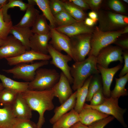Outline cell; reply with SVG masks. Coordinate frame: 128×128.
I'll list each match as a JSON object with an SVG mask.
<instances>
[{"mask_svg": "<svg viewBox=\"0 0 128 128\" xmlns=\"http://www.w3.org/2000/svg\"><path fill=\"white\" fill-rule=\"evenodd\" d=\"M21 93L32 110L38 113L37 128H42L45 122V112L53 110L54 107L53 101L55 97L53 91L51 89L43 91L28 90Z\"/></svg>", "mask_w": 128, "mask_h": 128, "instance_id": "cell-1", "label": "cell"}, {"mask_svg": "<svg viewBox=\"0 0 128 128\" xmlns=\"http://www.w3.org/2000/svg\"><path fill=\"white\" fill-rule=\"evenodd\" d=\"M88 56L82 61L75 62L70 67V73L73 80L72 89L74 91L82 87L89 77L100 73L96 57Z\"/></svg>", "mask_w": 128, "mask_h": 128, "instance_id": "cell-2", "label": "cell"}, {"mask_svg": "<svg viewBox=\"0 0 128 128\" xmlns=\"http://www.w3.org/2000/svg\"><path fill=\"white\" fill-rule=\"evenodd\" d=\"M60 74L55 69L40 68L33 80L29 82L28 90L43 91L51 89L58 81Z\"/></svg>", "mask_w": 128, "mask_h": 128, "instance_id": "cell-3", "label": "cell"}, {"mask_svg": "<svg viewBox=\"0 0 128 128\" xmlns=\"http://www.w3.org/2000/svg\"><path fill=\"white\" fill-rule=\"evenodd\" d=\"M123 30L103 31L96 27L91 34V49L88 56L96 57L102 49L114 43L122 34Z\"/></svg>", "mask_w": 128, "mask_h": 128, "instance_id": "cell-4", "label": "cell"}, {"mask_svg": "<svg viewBox=\"0 0 128 128\" xmlns=\"http://www.w3.org/2000/svg\"><path fill=\"white\" fill-rule=\"evenodd\" d=\"M98 29L103 31L118 30L127 26L128 16L111 12H100L98 14Z\"/></svg>", "mask_w": 128, "mask_h": 128, "instance_id": "cell-5", "label": "cell"}, {"mask_svg": "<svg viewBox=\"0 0 128 128\" xmlns=\"http://www.w3.org/2000/svg\"><path fill=\"white\" fill-rule=\"evenodd\" d=\"M49 63L48 60H41L31 64L21 63L15 65L12 68L3 69L2 70L7 73L12 74L14 78L30 82L34 79L36 70Z\"/></svg>", "mask_w": 128, "mask_h": 128, "instance_id": "cell-6", "label": "cell"}, {"mask_svg": "<svg viewBox=\"0 0 128 128\" xmlns=\"http://www.w3.org/2000/svg\"><path fill=\"white\" fill-rule=\"evenodd\" d=\"M92 34H84L70 38L72 59L75 62L82 61L86 59L91 49Z\"/></svg>", "mask_w": 128, "mask_h": 128, "instance_id": "cell-7", "label": "cell"}, {"mask_svg": "<svg viewBox=\"0 0 128 128\" xmlns=\"http://www.w3.org/2000/svg\"><path fill=\"white\" fill-rule=\"evenodd\" d=\"M118 98H113L111 97H105L104 101L101 105L96 106H92L85 103V106L95 109L100 112L113 117L120 123L124 128H127L123 118V115L127 109L120 107L118 104Z\"/></svg>", "mask_w": 128, "mask_h": 128, "instance_id": "cell-8", "label": "cell"}, {"mask_svg": "<svg viewBox=\"0 0 128 128\" xmlns=\"http://www.w3.org/2000/svg\"><path fill=\"white\" fill-rule=\"evenodd\" d=\"M48 54L51 57L50 63L59 69L67 77L70 84H73V79L70 73V67L68 63L72 59L69 55L64 54L55 49L49 44Z\"/></svg>", "mask_w": 128, "mask_h": 128, "instance_id": "cell-9", "label": "cell"}, {"mask_svg": "<svg viewBox=\"0 0 128 128\" xmlns=\"http://www.w3.org/2000/svg\"><path fill=\"white\" fill-rule=\"evenodd\" d=\"M123 52L121 48L117 46L109 45L102 49L96 57L97 64L108 68L111 62L119 61L123 62Z\"/></svg>", "mask_w": 128, "mask_h": 128, "instance_id": "cell-10", "label": "cell"}, {"mask_svg": "<svg viewBox=\"0 0 128 128\" xmlns=\"http://www.w3.org/2000/svg\"><path fill=\"white\" fill-rule=\"evenodd\" d=\"M27 50L25 46L12 35L9 36L8 41L0 47V59L15 57Z\"/></svg>", "mask_w": 128, "mask_h": 128, "instance_id": "cell-11", "label": "cell"}, {"mask_svg": "<svg viewBox=\"0 0 128 128\" xmlns=\"http://www.w3.org/2000/svg\"><path fill=\"white\" fill-rule=\"evenodd\" d=\"M51 40L49 42L54 48L61 52L65 51L72 58L71 46L70 38L55 28H51L50 31Z\"/></svg>", "mask_w": 128, "mask_h": 128, "instance_id": "cell-12", "label": "cell"}, {"mask_svg": "<svg viewBox=\"0 0 128 128\" xmlns=\"http://www.w3.org/2000/svg\"><path fill=\"white\" fill-rule=\"evenodd\" d=\"M70 84L67 77L61 72L58 81L51 89L55 97L58 98L61 104L68 100L73 93Z\"/></svg>", "mask_w": 128, "mask_h": 128, "instance_id": "cell-13", "label": "cell"}, {"mask_svg": "<svg viewBox=\"0 0 128 128\" xmlns=\"http://www.w3.org/2000/svg\"><path fill=\"white\" fill-rule=\"evenodd\" d=\"M51 59L48 54L39 53L30 50L17 56L5 59L8 64L11 66L21 63H28L36 60H48Z\"/></svg>", "mask_w": 128, "mask_h": 128, "instance_id": "cell-14", "label": "cell"}, {"mask_svg": "<svg viewBox=\"0 0 128 128\" xmlns=\"http://www.w3.org/2000/svg\"><path fill=\"white\" fill-rule=\"evenodd\" d=\"M13 114L16 118L30 120L32 117V110L22 97L18 93L12 104L11 105Z\"/></svg>", "mask_w": 128, "mask_h": 128, "instance_id": "cell-15", "label": "cell"}, {"mask_svg": "<svg viewBox=\"0 0 128 128\" xmlns=\"http://www.w3.org/2000/svg\"><path fill=\"white\" fill-rule=\"evenodd\" d=\"M119 64L111 68H105L97 64V67L101 74L104 95L106 97H110V87L114 75L122 67Z\"/></svg>", "mask_w": 128, "mask_h": 128, "instance_id": "cell-16", "label": "cell"}, {"mask_svg": "<svg viewBox=\"0 0 128 128\" xmlns=\"http://www.w3.org/2000/svg\"><path fill=\"white\" fill-rule=\"evenodd\" d=\"M54 28L69 37L79 34H92L94 30L91 27L86 25L84 21L57 27Z\"/></svg>", "mask_w": 128, "mask_h": 128, "instance_id": "cell-17", "label": "cell"}, {"mask_svg": "<svg viewBox=\"0 0 128 128\" xmlns=\"http://www.w3.org/2000/svg\"><path fill=\"white\" fill-rule=\"evenodd\" d=\"M50 32L46 34H33L29 38L30 50L44 54H48Z\"/></svg>", "mask_w": 128, "mask_h": 128, "instance_id": "cell-18", "label": "cell"}, {"mask_svg": "<svg viewBox=\"0 0 128 128\" xmlns=\"http://www.w3.org/2000/svg\"><path fill=\"white\" fill-rule=\"evenodd\" d=\"M78 114L80 121L87 126L109 116L96 110L86 107L84 105Z\"/></svg>", "mask_w": 128, "mask_h": 128, "instance_id": "cell-19", "label": "cell"}, {"mask_svg": "<svg viewBox=\"0 0 128 128\" xmlns=\"http://www.w3.org/2000/svg\"><path fill=\"white\" fill-rule=\"evenodd\" d=\"M28 6L26 12L20 22L15 26L18 27H32L40 11L36 9L34 6L36 5L33 0H28Z\"/></svg>", "mask_w": 128, "mask_h": 128, "instance_id": "cell-20", "label": "cell"}, {"mask_svg": "<svg viewBox=\"0 0 128 128\" xmlns=\"http://www.w3.org/2000/svg\"><path fill=\"white\" fill-rule=\"evenodd\" d=\"M76 91L68 100L56 107L54 111V115L50 120L51 124H53L62 116L74 109L76 102Z\"/></svg>", "mask_w": 128, "mask_h": 128, "instance_id": "cell-21", "label": "cell"}, {"mask_svg": "<svg viewBox=\"0 0 128 128\" xmlns=\"http://www.w3.org/2000/svg\"><path fill=\"white\" fill-rule=\"evenodd\" d=\"M9 34L20 41L25 47L27 50H30L29 38L33 34L30 27L13 26Z\"/></svg>", "mask_w": 128, "mask_h": 128, "instance_id": "cell-22", "label": "cell"}, {"mask_svg": "<svg viewBox=\"0 0 128 128\" xmlns=\"http://www.w3.org/2000/svg\"><path fill=\"white\" fill-rule=\"evenodd\" d=\"M79 121V114L73 109L62 116L53 124L52 128H70Z\"/></svg>", "mask_w": 128, "mask_h": 128, "instance_id": "cell-23", "label": "cell"}, {"mask_svg": "<svg viewBox=\"0 0 128 128\" xmlns=\"http://www.w3.org/2000/svg\"><path fill=\"white\" fill-rule=\"evenodd\" d=\"M89 77L85 81L83 85L76 91V100L74 110L78 114L83 108L87 95L88 87L93 76Z\"/></svg>", "mask_w": 128, "mask_h": 128, "instance_id": "cell-24", "label": "cell"}, {"mask_svg": "<svg viewBox=\"0 0 128 128\" xmlns=\"http://www.w3.org/2000/svg\"><path fill=\"white\" fill-rule=\"evenodd\" d=\"M0 79L5 88L18 93H22L28 90L29 82L17 81L0 74Z\"/></svg>", "mask_w": 128, "mask_h": 128, "instance_id": "cell-25", "label": "cell"}, {"mask_svg": "<svg viewBox=\"0 0 128 128\" xmlns=\"http://www.w3.org/2000/svg\"><path fill=\"white\" fill-rule=\"evenodd\" d=\"M64 10L78 22L84 21L86 14L84 11L69 0H61Z\"/></svg>", "mask_w": 128, "mask_h": 128, "instance_id": "cell-26", "label": "cell"}, {"mask_svg": "<svg viewBox=\"0 0 128 128\" xmlns=\"http://www.w3.org/2000/svg\"><path fill=\"white\" fill-rule=\"evenodd\" d=\"M115 84L114 89L110 91V97L115 98L127 96L128 91L125 88L128 81V73L119 78H115Z\"/></svg>", "mask_w": 128, "mask_h": 128, "instance_id": "cell-27", "label": "cell"}, {"mask_svg": "<svg viewBox=\"0 0 128 128\" xmlns=\"http://www.w3.org/2000/svg\"><path fill=\"white\" fill-rule=\"evenodd\" d=\"M46 19L42 14L38 16L31 29L33 34H46L50 32L51 28L48 24Z\"/></svg>", "mask_w": 128, "mask_h": 128, "instance_id": "cell-28", "label": "cell"}, {"mask_svg": "<svg viewBox=\"0 0 128 128\" xmlns=\"http://www.w3.org/2000/svg\"><path fill=\"white\" fill-rule=\"evenodd\" d=\"M37 5L42 11V14L50 23L51 28L56 27L54 16L51 12L50 6V0H33Z\"/></svg>", "mask_w": 128, "mask_h": 128, "instance_id": "cell-29", "label": "cell"}, {"mask_svg": "<svg viewBox=\"0 0 128 128\" xmlns=\"http://www.w3.org/2000/svg\"><path fill=\"white\" fill-rule=\"evenodd\" d=\"M15 118L11 105H4L0 108V128H10Z\"/></svg>", "mask_w": 128, "mask_h": 128, "instance_id": "cell-30", "label": "cell"}, {"mask_svg": "<svg viewBox=\"0 0 128 128\" xmlns=\"http://www.w3.org/2000/svg\"><path fill=\"white\" fill-rule=\"evenodd\" d=\"M28 6V4L21 0H9L8 2L3 6L2 13L4 20L9 22L11 21V16L7 13L8 10L10 8L15 7H19L20 10L23 11H25Z\"/></svg>", "mask_w": 128, "mask_h": 128, "instance_id": "cell-31", "label": "cell"}, {"mask_svg": "<svg viewBox=\"0 0 128 128\" xmlns=\"http://www.w3.org/2000/svg\"><path fill=\"white\" fill-rule=\"evenodd\" d=\"M101 80L99 74L93 75L89 86L86 101H90L93 95L102 88Z\"/></svg>", "mask_w": 128, "mask_h": 128, "instance_id": "cell-32", "label": "cell"}, {"mask_svg": "<svg viewBox=\"0 0 128 128\" xmlns=\"http://www.w3.org/2000/svg\"><path fill=\"white\" fill-rule=\"evenodd\" d=\"M54 16L55 19L56 27L78 22L64 10Z\"/></svg>", "mask_w": 128, "mask_h": 128, "instance_id": "cell-33", "label": "cell"}, {"mask_svg": "<svg viewBox=\"0 0 128 128\" xmlns=\"http://www.w3.org/2000/svg\"><path fill=\"white\" fill-rule=\"evenodd\" d=\"M18 93L4 88L0 91V103L4 105H11Z\"/></svg>", "mask_w": 128, "mask_h": 128, "instance_id": "cell-34", "label": "cell"}, {"mask_svg": "<svg viewBox=\"0 0 128 128\" xmlns=\"http://www.w3.org/2000/svg\"><path fill=\"white\" fill-rule=\"evenodd\" d=\"M13 26L12 21L6 22L4 20L2 8L0 10V39H5L8 37Z\"/></svg>", "mask_w": 128, "mask_h": 128, "instance_id": "cell-35", "label": "cell"}, {"mask_svg": "<svg viewBox=\"0 0 128 128\" xmlns=\"http://www.w3.org/2000/svg\"><path fill=\"white\" fill-rule=\"evenodd\" d=\"M10 128H37V124L30 120L15 118Z\"/></svg>", "mask_w": 128, "mask_h": 128, "instance_id": "cell-36", "label": "cell"}, {"mask_svg": "<svg viewBox=\"0 0 128 128\" xmlns=\"http://www.w3.org/2000/svg\"><path fill=\"white\" fill-rule=\"evenodd\" d=\"M105 97L103 91L102 87L95 93L90 101V105L96 106L102 104L104 101Z\"/></svg>", "mask_w": 128, "mask_h": 128, "instance_id": "cell-37", "label": "cell"}, {"mask_svg": "<svg viewBox=\"0 0 128 128\" xmlns=\"http://www.w3.org/2000/svg\"><path fill=\"white\" fill-rule=\"evenodd\" d=\"M49 0L50 8L54 16L64 10L61 0Z\"/></svg>", "mask_w": 128, "mask_h": 128, "instance_id": "cell-38", "label": "cell"}, {"mask_svg": "<svg viewBox=\"0 0 128 128\" xmlns=\"http://www.w3.org/2000/svg\"><path fill=\"white\" fill-rule=\"evenodd\" d=\"M114 118L112 116H109L105 118L94 122L88 126L89 128H104Z\"/></svg>", "mask_w": 128, "mask_h": 128, "instance_id": "cell-39", "label": "cell"}, {"mask_svg": "<svg viewBox=\"0 0 128 128\" xmlns=\"http://www.w3.org/2000/svg\"><path fill=\"white\" fill-rule=\"evenodd\" d=\"M108 5L112 9L116 12L125 13V9L120 1L118 0H110L108 1Z\"/></svg>", "mask_w": 128, "mask_h": 128, "instance_id": "cell-40", "label": "cell"}, {"mask_svg": "<svg viewBox=\"0 0 128 128\" xmlns=\"http://www.w3.org/2000/svg\"><path fill=\"white\" fill-rule=\"evenodd\" d=\"M123 58L124 60V66L119 74V77H122L128 73V53L127 52H123Z\"/></svg>", "mask_w": 128, "mask_h": 128, "instance_id": "cell-41", "label": "cell"}, {"mask_svg": "<svg viewBox=\"0 0 128 128\" xmlns=\"http://www.w3.org/2000/svg\"><path fill=\"white\" fill-rule=\"evenodd\" d=\"M90 9L95 11L99 9L102 1L101 0H85Z\"/></svg>", "mask_w": 128, "mask_h": 128, "instance_id": "cell-42", "label": "cell"}, {"mask_svg": "<svg viewBox=\"0 0 128 128\" xmlns=\"http://www.w3.org/2000/svg\"><path fill=\"white\" fill-rule=\"evenodd\" d=\"M69 0L83 10L90 9L88 5L85 0Z\"/></svg>", "mask_w": 128, "mask_h": 128, "instance_id": "cell-43", "label": "cell"}, {"mask_svg": "<svg viewBox=\"0 0 128 128\" xmlns=\"http://www.w3.org/2000/svg\"><path fill=\"white\" fill-rule=\"evenodd\" d=\"M114 43L121 48L125 49L128 48V39L126 38L115 41Z\"/></svg>", "mask_w": 128, "mask_h": 128, "instance_id": "cell-44", "label": "cell"}, {"mask_svg": "<svg viewBox=\"0 0 128 128\" xmlns=\"http://www.w3.org/2000/svg\"><path fill=\"white\" fill-rule=\"evenodd\" d=\"M88 16L95 23L98 21V14L96 11H92L90 12L88 14Z\"/></svg>", "mask_w": 128, "mask_h": 128, "instance_id": "cell-45", "label": "cell"}, {"mask_svg": "<svg viewBox=\"0 0 128 128\" xmlns=\"http://www.w3.org/2000/svg\"><path fill=\"white\" fill-rule=\"evenodd\" d=\"M70 128H89L88 126L82 123L80 121L78 122L71 127Z\"/></svg>", "mask_w": 128, "mask_h": 128, "instance_id": "cell-46", "label": "cell"}, {"mask_svg": "<svg viewBox=\"0 0 128 128\" xmlns=\"http://www.w3.org/2000/svg\"><path fill=\"white\" fill-rule=\"evenodd\" d=\"M85 24L87 26L90 27L93 26L95 23L92 20L89 18H86L84 21Z\"/></svg>", "mask_w": 128, "mask_h": 128, "instance_id": "cell-47", "label": "cell"}, {"mask_svg": "<svg viewBox=\"0 0 128 128\" xmlns=\"http://www.w3.org/2000/svg\"><path fill=\"white\" fill-rule=\"evenodd\" d=\"M9 38V36L5 39H0V47L2 46L5 44L8 41Z\"/></svg>", "mask_w": 128, "mask_h": 128, "instance_id": "cell-48", "label": "cell"}, {"mask_svg": "<svg viewBox=\"0 0 128 128\" xmlns=\"http://www.w3.org/2000/svg\"><path fill=\"white\" fill-rule=\"evenodd\" d=\"M8 0H0V5L3 6L8 2Z\"/></svg>", "mask_w": 128, "mask_h": 128, "instance_id": "cell-49", "label": "cell"}, {"mask_svg": "<svg viewBox=\"0 0 128 128\" xmlns=\"http://www.w3.org/2000/svg\"><path fill=\"white\" fill-rule=\"evenodd\" d=\"M128 32V26H127L125 27L123 30L122 34L127 33Z\"/></svg>", "mask_w": 128, "mask_h": 128, "instance_id": "cell-50", "label": "cell"}, {"mask_svg": "<svg viewBox=\"0 0 128 128\" xmlns=\"http://www.w3.org/2000/svg\"><path fill=\"white\" fill-rule=\"evenodd\" d=\"M4 87L2 83H0V91L4 88Z\"/></svg>", "mask_w": 128, "mask_h": 128, "instance_id": "cell-51", "label": "cell"}, {"mask_svg": "<svg viewBox=\"0 0 128 128\" xmlns=\"http://www.w3.org/2000/svg\"><path fill=\"white\" fill-rule=\"evenodd\" d=\"M123 1L124 2H125L128 3V0H123Z\"/></svg>", "mask_w": 128, "mask_h": 128, "instance_id": "cell-52", "label": "cell"}, {"mask_svg": "<svg viewBox=\"0 0 128 128\" xmlns=\"http://www.w3.org/2000/svg\"><path fill=\"white\" fill-rule=\"evenodd\" d=\"M2 6L0 5V10L2 8Z\"/></svg>", "mask_w": 128, "mask_h": 128, "instance_id": "cell-53", "label": "cell"}]
</instances>
